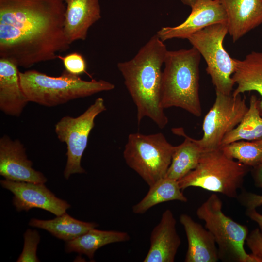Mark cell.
Returning a JSON list of instances; mask_svg holds the SVG:
<instances>
[{
	"label": "cell",
	"instance_id": "cell-1",
	"mask_svg": "<svg viewBox=\"0 0 262 262\" xmlns=\"http://www.w3.org/2000/svg\"><path fill=\"white\" fill-rule=\"evenodd\" d=\"M66 8L64 0H0V58L26 68L58 58L71 45Z\"/></svg>",
	"mask_w": 262,
	"mask_h": 262
},
{
	"label": "cell",
	"instance_id": "cell-2",
	"mask_svg": "<svg viewBox=\"0 0 262 262\" xmlns=\"http://www.w3.org/2000/svg\"><path fill=\"white\" fill-rule=\"evenodd\" d=\"M167 49L156 34L131 59L117 64L125 85L137 109L139 124L145 117L160 129L168 123V118L161 106L162 73Z\"/></svg>",
	"mask_w": 262,
	"mask_h": 262
},
{
	"label": "cell",
	"instance_id": "cell-3",
	"mask_svg": "<svg viewBox=\"0 0 262 262\" xmlns=\"http://www.w3.org/2000/svg\"><path fill=\"white\" fill-rule=\"evenodd\" d=\"M201 55L194 47L167 50L162 73L161 106L181 108L196 117L202 115L199 95Z\"/></svg>",
	"mask_w": 262,
	"mask_h": 262
},
{
	"label": "cell",
	"instance_id": "cell-4",
	"mask_svg": "<svg viewBox=\"0 0 262 262\" xmlns=\"http://www.w3.org/2000/svg\"><path fill=\"white\" fill-rule=\"evenodd\" d=\"M21 87L29 102L47 107L113 90L115 85L103 80L85 81L65 70L52 77L35 70L19 72Z\"/></svg>",
	"mask_w": 262,
	"mask_h": 262
},
{
	"label": "cell",
	"instance_id": "cell-5",
	"mask_svg": "<svg viewBox=\"0 0 262 262\" xmlns=\"http://www.w3.org/2000/svg\"><path fill=\"white\" fill-rule=\"evenodd\" d=\"M249 167L229 158L219 148L203 151L196 168L178 182L182 191L199 187L235 198Z\"/></svg>",
	"mask_w": 262,
	"mask_h": 262
},
{
	"label": "cell",
	"instance_id": "cell-6",
	"mask_svg": "<svg viewBox=\"0 0 262 262\" xmlns=\"http://www.w3.org/2000/svg\"><path fill=\"white\" fill-rule=\"evenodd\" d=\"M223 203L216 194H212L196 210V214L205 223L218 246L220 259L237 262H262L246 253L244 244L248 234L246 226L225 214Z\"/></svg>",
	"mask_w": 262,
	"mask_h": 262
},
{
	"label": "cell",
	"instance_id": "cell-7",
	"mask_svg": "<svg viewBox=\"0 0 262 262\" xmlns=\"http://www.w3.org/2000/svg\"><path fill=\"white\" fill-rule=\"evenodd\" d=\"M175 146L161 132L131 133L123 151L126 164L150 187L165 177Z\"/></svg>",
	"mask_w": 262,
	"mask_h": 262
},
{
	"label": "cell",
	"instance_id": "cell-8",
	"mask_svg": "<svg viewBox=\"0 0 262 262\" xmlns=\"http://www.w3.org/2000/svg\"><path fill=\"white\" fill-rule=\"evenodd\" d=\"M228 33L227 24H215L193 33L187 39L204 58L207 66L206 72L215 91L230 95L235 85L232 77L236 69V61L223 47L224 39Z\"/></svg>",
	"mask_w": 262,
	"mask_h": 262
},
{
	"label": "cell",
	"instance_id": "cell-9",
	"mask_svg": "<svg viewBox=\"0 0 262 262\" xmlns=\"http://www.w3.org/2000/svg\"><path fill=\"white\" fill-rule=\"evenodd\" d=\"M106 110L104 99L98 98L79 116H65L55 124L57 138L67 146V162L64 171L66 179L73 174L85 172L81 166V159L87 146L89 134L94 126L95 119Z\"/></svg>",
	"mask_w": 262,
	"mask_h": 262
},
{
	"label": "cell",
	"instance_id": "cell-10",
	"mask_svg": "<svg viewBox=\"0 0 262 262\" xmlns=\"http://www.w3.org/2000/svg\"><path fill=\"white\" fill-rule=\"evenodd\" d=\"M248 107L241 94L233 96L216 91V98L203 122V135L196 141L203 151L220 148L225 136L241 121Z\"/></svg>",
	"mask_w": 262,
	"mask_h": 262
},
{
	"label": "cell",
	"instance_id": "cell-11",
	"mask_svg": "<svg viewBox=\"0 0 262 262\" xmlns=\"http://www.w3.org/2000/svg\"><path fill=\"white\" fill-rule=\"evenodd\" d=\"M1 186L14 195L13 203L17 211H28L37 208L56 216L66 213L70 207L66 201L55 196L43 183L1 180Z\"/></svg>",
	"mask_w": 262,
	"mask_h": 262
},
{
	"label": "cell",
	"instance_id": "cell-12",
	"mask_svg": "<svg viewBox=\"0 0 262 262\" xmlns=\"http://www.w3.org/2000/svg\"><path fill=\"white\" fill-rule=\"evenodd\" d=\"M186 19L174 27H164L156 34L163 42L173 38L187 39L193 33L215 24L227 23L220 0H196Z\"/></svg>",
	"mask_w": 262,
	"mask_h": 262
},
{
	"label": "cell",
	"instance_id": "cell-13",
	"mask_svg": "<svg viewBox=\"0 0 262 262\" xmlns=\"http://www.w3.org/2000/svg\"><path fill=\"white\" fill-rule=\"evenodd\" d=\"M23 145L7 135L0 139V175L15 181L43 183L47 179L42 173L32 167Z\"/></svg>",
	"mask_w": 262,
	"mask_h": 262
},
{
	"label": "cell",
	"instance_id": "cell-14",
	"mask_svg": "<svg viewBox=\"0 0 262 262\" xmlns=\"http://www.w3.org/2000/svg\"><path fill=\"white\" fill-rule=\"evenodd\" d=\"M176 220L172 211L163 213L159 223L152 229L150 247L143 262H173L181 240L176 230Z\"/></svg>",
	"mask_w": 262,
	"mask_h": 262
},
{
	"label": "cell",
	"instance_id": "cell-15",
	"mask_svg": "<svg viewBox=\"0 0 262 262\" xmlns=\"http://www.w3.org/2000/svg\"><path fill=\"white\" fill-rule=\"evenodd\" d=\"M64 31L69 43L85 40L88 32L101 17L99 0H64Z\"/></svg>",
	"mask_w": 262,
	"mask_h": 262
},
{
	"label": "cell",
	"instance_id": "cell-16",
	"mask_svg": "<svg viewBox=\"0 0 262 262\" xmlns=\"http://www.w3.org/2000/svg\"><path fill=\"white\" fill-rule=\"evenodd\" d=\"M234 42L262 24V0H220Z\"/></svg>",
	"mask_w": 262,
	"mask_h": 262
},
{
	"label": "cell",
	"instance_id": "cell-17",
	"mask_svg": "<svg viewBox=\"0 0 262 262\" xmlns=\"http://www.w3.org/2000/svg\"><path fill=\"white\" fill-rule=\"evenodd\" d=\"M180 221L187 239L185 262H216L220 259L218 249L213 234L186 214H181Z\"/></svg>",
	"mask_w": 262,
	"mask_h": 262
},
{
	"label": "cell",
	"instance_id": "cell-18",
	"mask_svg": "<svg viewBox=\"0 0 262 262\" xmlns=\"http://www.w3.org/2000/svg\"><path fill=\"white\" fill-rule=\"evenodd\" d=\"M14 63L0 58V109L19 116L29 102L21 86L19 71Z\"/></svg>",
	"mask_w": 262,
	"mask_h": 262
},
{
	"label": "cell",
	"instance_id": "cell-19",
	"mask_svg": "<svg viewBox=\"0 0 262 262\" xmlns=\"http://www.w3.org/2000/svg\"><path fill=\"white\" fill-rule=\"evenodd\" d=\"M236 69L232 79L237 84L233 96L254 91L261 97L259 106L262 115V52L252 51L244 59H236Z\"/></svg>",
	"mask_w": 262,
	"mask_h": 262
},
{
	"label": "cell",
	"instance_id": "cell-20",
	"mask_svg": "<svg viewBox=\"0 0 262 262\" xmlns=\"http://www.w3.org/2000/svg\"><path fill=\"white\" fill-rule=\"evenodd\" d=\"M172 131L184 139L182 143L175 146L165 177L178 181L196 168L203 151L196 139L188 136L183 128H174Z\"/></svg>",
	"mask_w": 262,
	"mask_h": 262
},
{
	"label": "cell",
	"instance_id": "cell-21",
	"mask_svg": "<svg viewBox=\"0 0 262 262\" xmlns=\"http://www.w3.org/2000/svg\"><path fill=\"white\" fill-rule=\"evenodd\" d=\"M130 239V235L126 232L100 230L94 228L74 240L67 241L65 249L67 253L83 254L92 259L96 251L103 246Z\"/></svg>",
	"mask_w": 262,
	"mask_h": 262
},
{
	"label": "cell",
	"instance_id": "cell-22",
	"mask_svg": "<svg viewBox=\"0 0 262 262\" xmlns=\"http://www.w3.org/2000/svg\"><path fill=\"white\" fill-rule=\"evenodd\" d=\"M29 224L46 230L54 236L66 242L74 240L98 226L94 222L78 220L66 213L51 220L32 218Z\"/></svg>",
	"mask_w": 262,
	"mask_h": 262
},
{
	"label": "cell",
	"instance_id": "cell-23",
	"mask_svg": "<svg viewBox=\"0 0 262 262\" xmlns=\"http://www.w3.org/2000/svg\"><path fill=\"white\" fill-rule=\"evenodd\" d=\"M259 103L257 97L252 95L247 112L240 123L225 136L221 147L238 141L262 140V117Z\"/></svg>",
	"mask_w": 262,
	"mask_h": 262
},
{
	"label": "cell",
	"instance_id": "cell-24",
	"mask_svg": "<svg viewBox=\"0 0 262 262\" xmlns=\"http://www.w3.org/2000/svg\"><path fill=\"white\" fill-rule=\"evenodd\" d=\"M178 200L182 202L188 201L175 180L164 177L149 187V189L138 203L132 207L135 214H144L151 207L161 203Z\"/></svg>",
	"mask_w": 262,
	"mask_h": 262
},
{
	"label": "cell",
	"instance_id": "cell-25",
	"mask_svg": "<svg viewBox=\"0 0 262 262\" xmlns=\"http://www.w3.org/2000/svg\"><path fill=\"white\" fill-rule=\"evenodd\" d=\"M229 158L254 167L262 163V144L257 141H238L221 147Z\"/></svg>",
	"mask_w": 262,
	"mask_h": 262
},
{
	"label": "cell",
	"instance_id": "cell-26",
	"mask_svg": "<svg viewBox=\"0 0 262 262\" xmlns=\"http://www.w3.org/2000/svg\"><path fill=\"white\" fill-rule=\"evenodd\" d=\"M24 238L23 249L16 262H39L36 255L37 246L40 239L38 232L35 230L28 229L24 234Z\"/></svg>",
	"mask_w": 262,
	"mask_h": 262
},
{
	"label": "cell",
	"instance_id": "cell-27",
	"mask_svg": "<svg viewBox=\"0 0 262 262\" xmlns=\"http://www.w3.org/2000/svg\"><path fill=\"white\" fill-rule=\"evenodd\" d=\"M58 58L61 59L65 70L70 73L79 75L86 72L85 60L79 53H71L64 57L58 55Z\"/></svg>",
	"mask_w": 262,
	"mask_h": 262
},
{
	"label": "cell",
	"instance_id": "cell-28",
	"mask_svg": "<svg viewBox=\"0 0 262 262\" xmlns=\"http://www.w3.org/2000/svg\"><path fill=\"white\" fill-rule=\"evenodd\" d=\"M246 244L252 254L262 260V232L258 228L253 230L248 234Z\"/></svg>",
	"mask_w": 262,
	"mask_h": 262
},
{
	"label": "cell",
	"instance_id": "cell-29",
	"mask_svg": "<svg viewBox=\"0 0 262 262\" xmlns=\"http://www.w3.org/2000/svg\"><path fill=\"white\" fill-rule=\"evenodd\" d=\"M237 198L246 209H256L262 205V195L243 191Z\"/></svg>",
	"mask_w": 262,
	"mask_h": 262
},
{
	"label": "cell",
	"instance_id": "cell-30",
	"mask_svg": "<svg viewBox=\"0 0 262 262\" xmlns=\"http://www.w3.org/2000/svg\"><path fill=\"white\" fill-rule=\"evenodd\" d=\"M252 175L255 185L262 189V163L253 167Z\"/></svg>",
	"mask_w": 262,
	"mask_h": 262
},
{
	"label": "cell",
	"instance_id": "cell-31",
	"mask_svg": "<svg viewBox=\"0 0 262 262\" xmlns=\"http://www.w3.org/2000/svg\"><path fill=\"white\" fill-rule=\"evenodd\" d=\"M246 215L259 226V229L262 232V215L256 210V209H246Z\"/></svg>",
	"mask_w": 262,
	"mask_h": 262
},
{
	"label": "cell",
	"instance_id": "cell-32",
	"mask_svg": "<svg viewBox=\"0 0 262 262\" xmlns=\"http://www.w3.org/2000/svg\"><path fill=\"white\" fill-rule=\"evenodd\" d=\"M257 141L261 144H262V140H259V141Z\"/></svg>",
	"mask_w": 262,
	"mask_h": 262
}]
</instances>
